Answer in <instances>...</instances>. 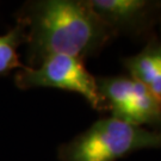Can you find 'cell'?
Returning <instances> with one entry per match:
<instances>
[{"label": "cell", "mask_w": 161, "mask_h": 161, "mask_svg": "<svg viewBox=\"0 0 161 161\" xmlns=\"http://www.w3.org/2000/svg\"><path fill=\"white\" fill-rule=\"evenodd\" d=\"M29 23L32 64H41L53 55L84 60L98 54L114 37L87 1H38L31 7Z\"/></svg>", "instance_id": "6da1fadb"}, {"label": "cell", "mask_w": 161, "mask_h": 161, "mask_svg": "<svg viewBox=\"0 0 161 161\" xmlns=\"http://www.w3.org/2000/svg\"><path fill=\"white\" fill-rule=\"evenodd\" d=\"M143 149H161V131L102 118L58 149L62 161H117Z\"/></svg>", "instance_id": "7a4b0ae2"}, {"label": "cell", "mask_w": 161, "mask_h": 161, "mask_svg": "<svg viewBox=\"0 0 161 161\" xmlns=\"http://www.w3.org/2000/svg\"><path fill=\"white\" fill-rule=\"evenodd\" d=\"M16 84L20 88L53 87L80 94L94 110H108L99 92L97 78H94L82 64V60L53 55L44 58L37 68H24L16 75Z\"/></svg>", "instance_id": "3957f363"}, {"label": "cell", "mask_w": 161, "mask_h": 161, "mask_svg": "<svg viewBox=\"0 0 161 161\" xmlns=\"http://www.w3.org/2000/svg\"><path fill=\"white\" fill-rule=\"evenodd\" d=\"M111 117L135 127L161 131V100L130 76L97 78Z\"/></svg>", "instance_id": "277c9868"}, {"label": "cell", "mask_w": 161, "mask_h": 161, "mask_svg": "<svg viewBox=\"0 0 161 161\" xmlns=\"http://www.w3.org/2000/svg\"><path fill=\"white\" fill-rule=\"evenodd\" d=\"M87 4L114 36L150 34L161 23V0H87Z\"/></svg>", "instance_id": "5b68a950"}, {"label": "cell", "mask_w": 161, "mask_h": 161, "mask_svg": "<svg viewBox=\"0 0 161 161\" xmlns=\"http://www.w3.org/2000/svg\"><path fill=\"white\" fill-rule=\"evenodd\" d=\"M129 76L141 82L161 100V40L150 36L137 54L123 58Z\"/></svg>", "instance_id": "8992f818"}, {"label": "cell", "mask_w": 161, "mask_h": 161, "mask_svg": "<svg viewBox=\"0 0 161 161\" xmlns=\"http://www.w3.org/2000/svg\"><path fill=\"white\" fill-rule=\"evenodd\" d=\"M24 37L23 25L0 36V74H5L12 69L22 67L17 54V48Z\"/></svg>", "instance_id": "52a82bcc"}, {"label": "cell", "mask_w": 161, "mask_h": 161, "mask_svg": "<svg viewBox=\"0 0 161 161\" xmlns=\"http://www.w3.org/2000/svg\"><path fill=\"white\" fill-rule=\"evenodd\" d=\"M160 24H161V23H160ZM160 40H161V38H160Z\"/></svg>", "instance_id": "ba28073f"}]
</instances>
